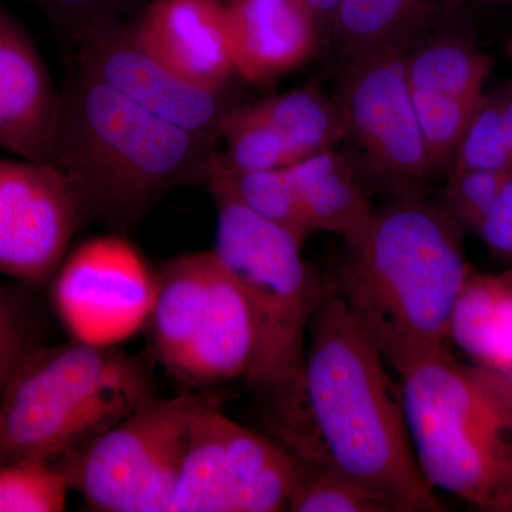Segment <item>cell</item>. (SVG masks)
Returning <instances> with one entry per match:
<instances>
[{"mask_svg": "<svg viewBox=\"0 0 512 512\" xmlns=\"http://www.w3.org/2000/svg\"><path fill=\"white\" fill-rule=\"evenodd\" d=\"M329 282L311 320L302 372L265 402L272 439L293 457L345 474L393 512H443L424 478L404 413L402 383Z\"/></svg>", "mask_w": 512, "mask_h": 512, "instance_id": "cell-1", "label": "cell"}, {"mask_svg": "<svg viewBox=\"0 0 512 512\" xmlns=\"http://www.w3.org/2000/svg\"><path fill=\"white\" fill-rule=\"evenodd\" d=\"M461 232L443 207L406 195L343 238L330 282L400 379L451 355V319L471 271Z\"/></svg>", "mask_w": 512, "mask_h": 512, "instance_id": "cell-2", "label": "cell"}, {"mask_svg": "<svg viewBox=\"0 0 512 512\" xmlns=\"http://www.w3.org/2000/svg\"><path fill=\"white\" fill-rule=\"evenodd\" d=\"M217 141L74 69L60 90L52 163L73 185L84 220L127 237L165 195L207 183Z\"/></svg>", "mask_w": 512, "mask_h": 512, "instance_id": "cell-3", "label": "cell"}, {"mask_svg": "<svg viewBox=\"0 0 512 512\" xmlns=\"http://www.w3.org/2000/svg\"><path fill=\"white\" fill-rule=\"evenodd\" d=\"M417 463L434 490L512 512V373L447 355L402 377Z\"/></svg>", "mask_w": 512, "mask_h": 512, "instance_id": "cell-4", "label": "cell"}, {"mask_svg": "<svg viewBox=\"0 0 512 512\" xmlns=\"http://www.w3.org/2000/svg\"><path fill=\"white\" fill-rule=\"evenodd\" d=\"M153 396L146 363L117 346H43L0 394V463L59 460Z\"/></svg>", "mask_w": 512, "mask_h": 512, "instance_id": "cell-5", "label": "cell"}, {"mask_svg": "<svg viewBox=\"0 0 512 512\" xmlns=\"http://www.w3.org/2000/svg\"><path fill=\"white\" fill-rule=\"evenodd\" d=\"M212 197L217 205L212 251L234 276L254 319L255 356L245 382L268 402L301 376L309 325L329 281L303 259L302 245L284 228L232 198Z\"/></svg>", "mask_w": 512, "mask_h": 512, "instance_id": "cell-6", "label": "cell"}, {"mask_svg": "<svg viewBox=\"0 0 512 512\" xmlns=\"http://www.w3.org/2000/svg\"><path fill=\"white\" fill-rule=\"evenodd\" d=\"M147 326L158 362L188 386L245 380L254 363L251 309L212 249L175 256L158 271Z\"/></svg>", "mask_w": 512, "mask_h": 512, "instance_id": "cell-7", "label": "cell"}, {"mask_svg": "<svg viewBox=\"0 0 512 512\" xmlns=\"http://www.w3.org/2000/svg\"><path fill=\"white\" fill-rule=\"evenodd\" d=\"M197 397L153 396L89 443L56 460L93 511L173 512Z\"/></svg>", "mask_w": 512, "mask_h": 512, "instance_id": "cell-8", "label": "cell"}, {"mask_svg": "<svg viewBox=\"0 0 512 512\" xmlns=\"http://www.w3.org/2000/svg\"><path fill=\"white\" fill-rule=\"evenodd\" d=\"M295 457L278 441L195 400L173 512L286 511Z\"/></svg>", "mask_w": 512, "mask_h": 512, "instance_id": "cell-9", "label": "cell"}, {"mask_svg": "<svg viewBox=\"0 0 512 512\" xmlns=\"http://www.w3.org/2000/svg\"><path fill=\"white\" fill-rule=\"evenodd\" d=\"M406 50L389 47L346 62L338 100L370 180L394 197L423 195L436 177L414 110Z\"/></svg>", "mask_w": 512, "mask_h": 512, "instance_id": "cell-10", "label": "cell"}, {"mask_svg": "<svg viewBox=\"0 0 512 512\" xmlns=\"http://www.w3.org/2000/svg\"><path fill=\"white\" fill-rule=\"evenodd\" d=\"M157 282L127 237L101 235L67 252L50 279V302L70 339L119 346L147 328Z\"/></svg>", "mask_w": 512, "mask_h": 512, "instance_id": "cell-11", "label": "cell"}, {"mask_svg": "<svg viewBox=\"0 0 512 512\" xmlns=\"http://www.w3.org/2000/svg\"><path fill=\"white\" fill-rule=\"evenodd\" d=\"M83 221L59 167L0 156V275L32 286L50 282Z\"/></svg>", "mask_w": 512, "mask_h": 512, "instance_id": "cell-12", "label": "cell"}, {"mask_svg": "<svg viewBox=\"0 0 512 512\" xmlns=\"http://www.w3.org/2000/svg\"><path fill=\"white\" fill-rule=\"evenodd\" d=\"M133 19L84 39L76 69L174 126L220 140L221 121L234 109L224 90L192 83L157 59L138 39Z\"/></svg>", "mask_w": 512, "mask_h": 512, "instance_id": "cell-13", "label": "cell"}, {"mask_svg": "<svg viewBox=\"0 0 512 512\" xmlns=\"http://www.w3.org/2000/svg\"><path fill=\"white\" fill-rule=\"evenodd\" d=\"M59 101L32 36L0 0V150L52 163Z\"/></svg>", "mask_w": 512, "mask_h": 512, "instance_id": "cell-14", "label": "cell"}, {"mask_svg": "<svg viewBox=\"0 0 512 512\" xmlns=\"http://www.w3.org/2000/svg\"><path fill=\"white\" fill-rule=\"evenodd\" d=\"M133 22L140 42L190 82L224 90L237 74L224 0H148Z\"/></svg>", "mask_w": 512, "mask_h": 512, "instance_id": "cell-15", "label": "cell"}, {"mask_svg": "<svg viewBox=\"0 0 512 512\" xmlns=\"http://www.w3.org/2000/svg\"><path fill=\"white\" fill-rule=\"evenodd\" d=\"M235 73L266 84L315 55L319 23L301 0H224Z\"/></svg>", "mask_w": 512, "mask_h": 512, "instance_id": "cell-16", "label": "cell"}, {"mask_svg": "<svg viewBox=\"0 0 512 512\" xmlns=\"http://www.w3.org/2000/svg\"><path fill=\"white\" fill-rule=\"evenodd\" d=\"M451 340L473 362L512 373V272L471 268L451 319Z\"/></svg>", "mask_w": 512, "mask_h": 512, "instance_id": "cell-17", "label": "cell"}, {"mask_svg": "<svg viewBox=\"0 0 512 512\" xmlns=\"http://www.w3.org/2000/svg\"><path fill=\"white\" fill-rule=\"evenodd\" d=\"M289 173L316 231L348 237L375 210L355 165L335 148L303 158Z\"/></svg>", "mask_w": 512, "mask_h": 512, "instance_id": "cell-18", "label": "cell"}, {"mask_svg": "<svg viewBox=\"0 0 512 512\" xmlns=\"http://www.w3.org/2000/svg\"><path fill=\"white\" fill-rule=\"evenodd\" d=\"M212 195H225L249 211L288 231L299 244L315 234L288 168L237 171L222 163L220 151L212 157L207 183Z\"/></svg>", "mask_w": 512, "mask_h": 512, "instance_id": "cell-19", "label": "cell"}, {"mask_svg": "<svg viewBox=\"0 0 512 512\" xmlns=\"http://www.w3.org/2000/svg\"><path fill=\"white\" fill-rule=\"evenodd\" d=\"M429 16V0H343L330 26L349 62L377 50L410 46Z\"/></svg>", "mask_w": 512, "mask_h": 512, "instance_id": "cell-20", "label": "cell"}, {"mask_svg": "<svg viewBox=\"0 0 512 512\" xmlns=\"http://www.w3.org/2000/svg\"><path fill=\"white\" fill-rule=\"evenodd\" d=\"M249 106L306 156L335 148L349 138L339 101L329 99L315 86L298 87Z\"/></svg>", "mask_w": 512, "mask_h": 512, "instance_id": "cell-21", "label": "cell"}, {"mask_svg": "<svg viewBox=\"0 0 512 512\" xmlns=\"http://www.w3.org/2000/svg\"><path fill=\"white\" fill-rule=\"evenodd\" d=\"M406 74L412 89L430 90L468 101H480L491 73V60L458 37H439L410 52Z\"/></svg>", "mask_w": 512, "mask_h": 512, "instance_id": "cell-22", "label": "cell"}, {"mask_svg": "<svg viewBox=\"0 0 512 512\" xmlns=\"http://www.w3.org/2000/svg\"><path fill=\"white\" fill-rule=\"evenodd\" d=\"M220 138L227 144L225 153H220L221 161L232 170H281L308 157L249 104L234 107L222 119Z\"/></svg>", "mask_w": 512, "mask_h": 512, "instance_id": "cell-23", "label": "cell"}, {"mask_svg": "<svg viewBox=\"0 0 512 512\" xmlns=\"http://www.w3.org/2000/svg\"><path fill=\"white\" fill-rule=\"evenodd\" d=\"M296 476L286 511L393 512L355 480L323 464L296 458Z\"/></svg>", "mask_w": 512, "mask_h": 512, "instance_id": "cell-24", "label": "cell"}, {"mask_svg": "<svg viewBox=\"0 0 512 512\" xmlns=\"http://www.w3.org/2000/svg\"><path fill=\"white\" fill-rule=\"evenodd\" d=\"M72 491L57 461L19 458L0 463V512H60Z\"/></svg>", "mask_w": 512, "mask_h": 512, "instance_id": "cell-25", "label": "cell"}, {"mask_svg": "<svg viewBox=\"0 0 512 512\" xmlns=\"http://www.w3.org/2000/svg\"><path fill=\"white\" fill-rule=\"evenodd\" d=\"M414 110L436 175L450 173L480 101L412 89ZM483 99V97H481Z\"/></svg>", "mask_w": 512, "mask_h": 512, "instance_id": "cell-26", "label": "cell"}, {"mask_svg": "<svg viewBox=\"0 0 512 512\" xmlns=\"http://www.w3.org/2000/svg\"><path fill=\"white\" fill-rule=\"evenodd\" d=\"M36 10L55 33L79 46L97 30L131 19L148 0H18Z\"/></svg>", "mask_w": 512, "mask_h": 512, "instance_id": "cell-27", "label": "cell"}, {"mask_svg": "<svg viewBox=\"0 0 512 512\" xmlns=\"http://www.w3.org/2000/svg\"><path fill=\"white\" fill-rule=\"evenodd\" d=\"M464 170L512 171V148L488 93L478 103L450 173Z\"/></svg>", "mask_w": 512, "mask_h": 512, "instance_id": "cell-28", "label": "cell"}, {"mask_svg": "<svg viewBox=\"0 0 512 512\" xmlns=\"http://www.w3.org/2000/svg\"><path fill=\"white\" fill-rule=\"evenodd\" d=\"M512 171L464 170L448 174L443 210L463 231L477 235Z\"/></svg>", "mask_w": 512, "mask_h": 512, "instance_id": "cell-29", "label": "cell"}, {"mask_svg": "<svg viewBox=\"0 0 512 512\" xmlns=\"http://www.w3.org/2000/svg\"><path fill=\"white\" fill-rule=\"evenodd\" d=\"M40 345L36 318L18 291L0 281V394Z\"/></svg>", "mask_w": 512, "mask_h": 512, "instance_id": "cell-30", "label": "cell"}, {"mask_svg": "<svg viewBox=\"0 0 512 512\" xmlns=\"http://www.w3.org/2000/svg\"><path fill=\"white\" fill-rule=\"evenodd\" d=\"M495 255L512 261V174L477 232Z\"/></svg>", "mask_w": 512, "mask_h": 512, "instance_id": "cell-31", "label": "cell"}, {"mask_svg": "<svg viewBox=\"0 0 512 512\" xmlns=\"http://www.w3.org/2000/svg\"><path fill=\"white\" fill-rule=\"evenodd\" d=\"M497 109L498 119L512 148V80L488 93Z\"/></svg>", "mask_w": 512, "mask_h": 512, "instance_id": "cell-32", "label": "cell"}, {"mask_svg": "<svg viewBox=\"0 0 512 512\" xmlns=\"http://www.w3.org/2000/svg\"><path fill=\"white\" fill-rule=\"evenodd\" d=\"M301 2L315 16L320 26L323 23H328V25L332 23L343 0H301Z\"/></svg>", "mask_w": 512, "mask_h": 512, "instance_id": "cell-33", "label": "cell"}, {"mask_svg": "<svg viewBox=\"0 0 512 512\" xmlns=\"http://www.w3.org/2000/svg\"><path fill=\"white\" fill-rule=\"evenodd\" d=\"M505 53H507V56L510 57L512 62V37L510 40H508L507 45H505Z\"/></svg>", "mask_w": 512, "mask_h": 512, "instance_id": "cell-34", "label": "cell"}]
</instances>
